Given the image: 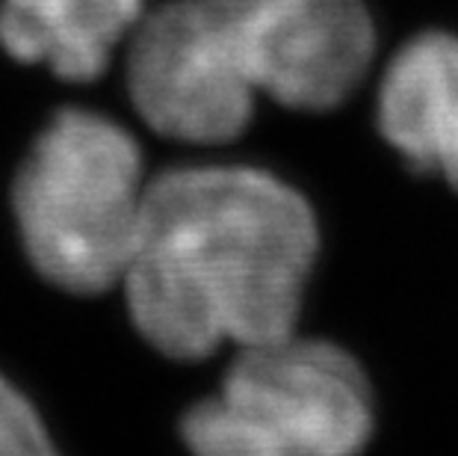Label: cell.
<instances>
[{
    "label": "cell",
    "mask_w": 458,
    "mask_h": 456,
    "mask_svg": "<svg viewBox=\"0 0 458 456\" xmlns=\"http://www.w3.org/2000/svg\"><path fill=\"white\" fill-rule=\"evenodd\" d=\"M373 47L360 0H169L131 36L128 90L163 137L231 142L258 95L293 110L344 104Z\"/></svg>",
    "instance_id": "7a4b0ae2"
},
{
    "label": "cell",
    "mask_w": 458,
    "mask_h": 456,
    "mask_svg": "<svg viewBox=\"0 0 458 456\" xmlns=\"http://www.w3.org/2000/svg\"><path fill=\"white\" fill-rule=\"evenodd\" d=\"M142 154L122 125L63 110L15 178V217L33 267L72 294L122 285L142 222Z\"/></svg>",
    "instance_id": "3957f363"
},
{
    "label": "cell",
    "mask_w": 458,
    "mask_h": 456,
    "mask_svg": "<svg viewBox=\"0 0 458 456\" xmlns=\"http://www.w3.org/2000/svg\"><path fill=\"white\" fill-rule=\"evenodd\" d=\"M317 255L305 199L269 172L172 169L145 187L122 285L154 350L204 358L293 335Z\"/></svg>",
    "instance_id": "6da1fadb"
},
{
    "label": "cell",
    "mask_w": 458,
    "mask_h": 456,
    "mask_svg": "<svg viewBox=\"0 0 458 456\" xmlns=\"http://www.w3.org/2000/svg\"><path fill=\"white\" fill-rule=\"evenodd\" d=\"M0 456H60L33 406L0 376Z\"/></svg>",
    "instance_id": "52a82bcc"
},
{
    "label": "cell",
    "mask_w": 458,
    "mask_h": 456,
    "mask_svg": "<svg viewBox=\"0 0 458 456\" xmlns=\"http://www.w3.org/2000/svg\"><path fill=\"white\" fill-rule=\"evenodd\" d=\"M378 128L423 172L458 190V36L405 42L378 86Z\"/></svg>",
    "instance_id": "5b68a950"
},
{
    "label": "cell",
    "mask_w": 458,
    "mask_h": 456,
    "mask_svg": "<svg viewBox=\"0 0 458 456\" xmlns=\"http://www.w3.org/2000/svg\"><path fill=\"white\" fill-rule=\"evenodd\" d=\"M373 412L360 367L296 335L246 347L183 418L192 456H358Z\"/></svg>",
    "instance_id": "277c9868"
},
{
    "label": "cell",
    "mask_w": 458,
    "mask_h": 456,
    "mask_svg": "<svg viewBox=\"0 0 458 456\" xmlns=\"http://www.w3.org/2000/svg\"><path fill=\"white\" fill-rule=\"evenodd\" d=\"M145 18V0H0V45L63 81H95Z\"/></svg>",
    "instance_id": "8992f818"
}]
</instances>
